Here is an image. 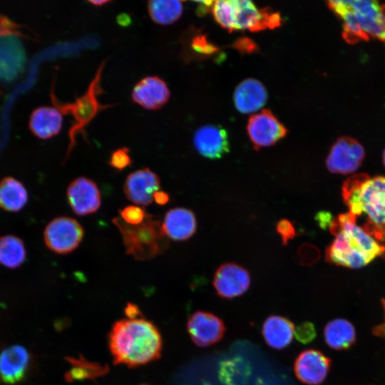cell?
<instances>
[{
	"instance_id": "8d00e7d4",
	"label": "cell",
	"mask_w": 385,
	"mask_h": 385,
	"mask_svg": "<svg viewBox=\"0 0 385 385\" xmlns=\"http://www.w3.org/2000/svg\"><path fill=\"white\" fill-rule=\"evenodd\" d=\"M214 2L212 1H197V3L199 4L197 7V14L200 16L205 14L212 9Z\"/></svg>"
},
{
	"instance_id": "9c48e42d",
	"label": "cell",
	"mask_w": 385,
	"mask_h": 385,
	"mask_svg": "<svg viewBox=\"0 0 385 385\" xmlns=\"http://www.w3.org/2000/svg\"><path fill=\"white\" fill-rule=\"evenodd\" d=\"M247 130L255 150L274 145L287 133L284 125L267 109L251 115Z\"/></svg>"
},
{
	"instance_id": "4316f807",
	"label": "cell",
	"mask_w": 385,
	"mask_h": 385,
	"mask_svg": "<svg viewBox=\"0 0 385 385\" xmlns=\"http://www.w3.org/2000/svg\"><path fill=\"white\" fill-rule=\"evenodd\" d=\"M212 11L215 21L222 28L230 32L236 30L232 0L215 1Z\"/></svg>"
},
{
	"instance_id": "30bf717a",
	"label": "cell",
	"mask_w": 385,
	"mask_h": 385,
	"mask_svg": "<svg viewBox=\"0 0 385 385\" xmlns=\"http://www.w3.org/2000/svg\"><path fill=\"white\" fill-rule=\"evenodd\" d=\"M364 158V148L357 140L349 137H342L332 145L326 164L332 173L348 174L360 167Z\"/></svg>"
},
{
	"instance_id": "ab89813d",
	"label": "cell",
	"mask_w": 385,
	"mask_h": 385,
	"mask_svg": "<svg viewBox=\"0 0 385 385\" xmlns=\"http://www.w3.org/2000/svg\"><path fill=\"white\" fill-rule=\"evenodd\" d=\"M383 162H384V166H385V150H384V153H383Z\"/></svg>"
},
{
	"instance_id": "83f0119b",
	"label": "cell",
	"mask_w": 385,
	"mask_h": 385,
	"mask_svg": "<svg viewBox=\"0 0 385 385\" xmlns=\"http://www.w3.org/2000/svg\"><path fill=\"white\" fill-rule=\"evenodd\" d=\"M120 217L130 225L141 224L147 216L145 209L138 205H128L119 210Z\"/></svg>"
},
{
	"instance_id": "4dcf8cb0",
	"label": "cell",
	"mask_w": 385,
	"mask_h": 385,
	"mask_svg": "<svg viewBox=\"0 0 385 385\" xmlns=\"http://www.w3.org/2000/svg\"><path fill=\"white\" fill-rule=\"evenodd\" d=\"M277 232L281 236L284 245H287L297 235L294 225L287 219H282L277 222Z\"/></svg>"
},
{
	"instance_id": "836d02e7",
	"label": "cell",
	"mask_w": 385,
	"mask_h": 385,
	"mask_svg": "<svg viewBox=\"0 0 385 385\" xmlns=\"http://www.w3.org/2000/svg\"><path fill=\"white\" fill-rule=\"evenodd\" d=\"M316 219L322 228H326L330 225L332 222V216L329 212H319L316 215Z\"/></svg>"
},
{
	"instance_id": "e0dca14e",
	"label": "cell",
	"mask_w": 385,
	"mask_h": 385,
	"mask_svg": "<svg viewBox=\"0 0 385 385\" xmlns=\"http://www.w3.org/2000/svg\"><path fill=\"white\" fill-rule=\"evenodd\" d=\"M193 143L201 155L211 160L221 158L230 151L228 133L221 125L200 127L194 134Z\"/></svg>"
},
{
	"instance_id": "ac0fdd59",
	"label": "cell",
	"mask_w": 385,
	"mask_h": 385,
	"mask_svg": "<svg viewBox=\"0 0 385 385\" xmlns=\"http://www.w3.org/2000/svg\"><path fill=\"white\" fill-rule=\"evenodd\" d=\"M30 355L21 345H13L0 353V380L6 384H15L26 376Z\"/></svg>"
},
{
	"instance_id": "5b68a950",
	"label": "cell",
	"mask_w": 385,
	"mask_h": 385,
	"mask_svg": "<svg viewBox=\"0 0 385 385\" xmlns=\"http://www.w3.org/2000/svg\"><path fill=\"white\" fill-rule=\"evenodd\" d=\"M112 222L121 234L126 254L135 260H150L168 248V238L162 222L156 216L148 213L145 220L138 225H128L120 217H114Z\"/></svg>"
},
{
	"instance_id": "8fae6325",
	"label": "cell",
	"mask_w": 385,
	"mask_h": 385,
	"mask_svg": "<svg viewBox=\"0 0 385 385\" xmlns=\"http://www.w3.org/2000/svg\"><path fill=\"white\" fill-rule=\"evenodd\" d=\"M66 195L71 209L78 215L92 214L101 206V196L98 187L89 178L79 177L74 179L68 185Z\"/></svg>"
},
{
	"instance_id": "3957f363",
	"label": "cell",
	"mask_w": 385,
	"mask_h": 385,
	"mask_svg": "<svg viewBox=\"0 0 385 385\" xmlns=\"http://www.w3.org/2000/svg\"><path fill=\"white\" fill-rule=\"evenodd\" d=\"M327 5L343 21L342 36L349 43L369 37L385 43V4L376 1H329Z\"/></svg>"
},
{
	"instance_id": "484cf974",
	"label": "cell",
	"mask_w": 385,
	"mask_h": 385,
	"mask_svg": "<svg viewBox=\"0 0 385 385\" xmlns=\"http://www.w3.org/2000/svg\"><path fill=\"white\" fill-rule=\"evenodd\" d=\"M26 256L24 242L19 237L6 235L0 237V264L14 269L21 266Z\"/></svg>"
},
{
	"instance_id": "7402d4cb",
	"label": "cell",
	"mask_w": 385,
	"mask_h": 385,
	"mask_svg": "<svg viewBox=\"0 0 385 385\" xmlns=\"http://www.w3.org/2000/svg\"><path fill=\"white\" fill-rule=\"evenodd\" d=\"M262 335L270 346L282 349L292 342L294 335V325L287 318L272 315L263 324Z\"/></svg>"
},
{
	"instance_id": "603a6c76",
	"label": "cell",
	"mask_w": 385,
	"mask_h": 385,
	"mask_svg": "<svg viewBox=\"0 0 385 385\" xmlns=\"http://www.w3.org/2000/svg\"><path fill=\"white\" fill-rule=\"evenodd\" d=\"M28 192L24 185L12 177L0 181V207L9 212H17L27 203Z\"/></svg>"
},
{
	"instance_id": "4fadbf2b",
	"label": "cell",
	"mask_w": 385,
	"mask_h": 385,
	"mask_svg": "<svg viewBox=\"0 0 385 385\" xmlns=\"http://www.w3.org/2000/svg\"><path fill=\"white\" fill-rule=\"evenodd\" d=\"M187 328L191 339L200 347L219 342L225 332L224 323L219 317L204 311L193 313L188 319Z\"/></svg>"
},
{
	"instance_id": "f35d334b",
	"label": "cell",
	"mask_w": 385,
	"mask_h": 385,
	"mask_svg": "<svg viewBox=\"0 0 385 385\" xmlns=\"http://www.w3.org/2000/svg\"><path fill=\"white\" fill-rule=\"evenodd\" d=\"M88 2L95 6H102L106 4L111 3V1L100 0V1H88Z\"/></svg>"
},
{
	"instance_id": "8992f818",
	"label": "cell",
	"mask_w": 385,
	"mask_h": 385,
	"mask_svg": "<svg viewBox=\"0 0 385 385\" xmlns=\"http://www.w3.org/2000/svg\"><path fill=\"white\" fill-rule=\"evenodd\" d=\"M104 65L105 61H103L86 92L82 96L77 98L74 102L71 103H61L56 98L53 91H51V100L55 107L62 113L71 114L73 118V122L68 130L69 143L65 159H67L72 152L76 143V135L80 133L84 134L85 127L101 111L112 106V105L101 104L97 97L103 91L100 83Z\"/></svg>"
},
{
	"instance_id": "277c9868",
	"label": "cell",
	"mask_w": 385,
	"mask_h": 385,
	"mask_svg": "<svg viewBox=\"0 0 385 385\" xmlns=\"http://www.w3.org/2000/svg\"><path fill=\"white\" fill-rule=\"evenodd\" d=\"M342 191L349 212L356 217L365 213L370 222L385 226V177L354 175L345 181Z\"/></svg>"
},
{
	"instance_id": "9a60e30c",
	"label": "cell",
	"mask_w": 385,
	"mask_h": 385,
	"mask_svg": "<svg viewBox=\"0 0 385 385\" xmlns=\"http://www.w3.org/2000/svg\"><path fill=\"white\" fill-rule=\"evenodd\" d=\"M170 91L163 79L157 76H148L134 86L132 101L142 108L155 111L161 108L169 101Z\"/></svg>"
},
{
	"instance_id": "44dd1931",
	"label": "cell",
	"mask_w": 385,
	"mask_h": 385,
	"mask_svg": "<svg viewBox=\"0 0 385 385\" xmlns=\"http://www.w3.org/2000/svg\"><path fill=\"white\" fill-rule=\"evenodd\" d=\"M62 113L56 107L41 106L35 109L30 117L31 131L41 139H48L61 130Z\"/></svg>"
},
{
	"instance_id": "d4e9b609",
	"label": "cell",
	"mask_w": 385,
	"mask_h": 385,
	"mask_svg": "<svg viewBox=\"0 0 385 385\" xmlns=\"http://www.w3.org/2000/svg\"><path fill=\"white\" fill-rule=\"evenodd\" d=\"M183 6L176 0H153L148 2V11L151 20L160 25H170L181 16Z\"/></svg>"
},
{
	"instance_id": "7a4b0ae2",
	"label": "cell",
	"mask_w": 385,
	"mask_h": 385,
	"mask_svg": "<svg viewBox=\"0 0 385 385\" xmlns=\"http://www.w3.org/2000/svg\"><path fill=\"white\" fill-rule=\"evenodd\" d=\"M356 217L350 212L334 219L330 225L335 239L326 250V260L349 268L366 266L385 252V246L356 224Z\"/></svg>"
},
{
	"instance_id": "d6986e66",
	"label": "cell",
	"mask_w": 385,
	"mask_h": 385,
	"mask_svg": "<svg viewBox=\"0 0 385 385\" xmlns=\"http://www.w3.org/2000/svg\"><path fill=\"white\" fill-rule=\"evenodd\" d=\"M267 91L260 81L255 78H247L236 87L233 101L239 112L247 114L262 108L267 101Z\"/></svg>"
},
{
	"instance_id": "6da1fadb",
	"label": "cell",
	"mask_w": 385,
	"mask_h": 385,
	"mask_svg": "<svg viewBox=\"0 0 385 385\" xmlns=\"http://www.w3.org/2000/svg\"><path fill=\"white\" fill-rule=\"evenodd\" d=\"M108 339L117 364L135 367L156 360L161 354L163 341L159 330L140 314L115 322Z\"/></svg>"
},
{
	"instance_id": "ffe728a7",
	"label": "cell",
	"mask_w": 385,
	"mask_h": 385,
	"mask_svg": "<svg viewBox=\"0 0 385 385\" xmlns=\"http://www.w3.org/2000/svg\"><path fill=\"white\" fill-rule=\"evenodd\" d=\"M162 227L168 238L183 241L194 235L197 221L192 210L185 207H175L165 213Z\"/></svg>"
},
{
	"instance_id": "f1b7e54d",
	"label": "cell",
	"mask_w": 385,
	"mask_h": 385,
	"mask_svg": "<svg viewBox=\"0 0 385 385\" xmlns=\"http://www.w3.org/2000/svg\"><path fill=\"white\" fill-rule=\"evenodd\" d=\"M108 164L114 169L122 170L130 166L132 159L129 153V149L125 147L119 148L112 152Z\"/></svg>"
},
{
	"instance_id": "f546056e",
	"label": "cell",
	"mask_w": 385,
	"mask_h": 385,
	"mask_svg": "<svg viewBox=\"0 0 385 385\" xmlns=\"http://www.w3.org/2000/svg\"><path fill=\"white\" fill-rule=\"evenodd\" d=\"M319 257L318 250L311 245L304 244L298 250L297 259L302 265H310Z\"/></svg>"
},
{
	"instance_id": "cb8c5ba5",
	"label": "cell",
	"mask_w": 385,
	"mask_h": 385,
	"mask_svg": "<svg viewBox=\"0 0 385 385\" xmlns=\"http://www.w3.org/2000/svg\"><path fill=\"white\" fill-rule=\"evenodd\" d=\"M324 339L327 345L337 350L350 347L356 340L354 326L344 319L329 322L324 328Z\"/></svg>"
},
{
	"instance_id": "d6a6232c",
	"label": "cell",
	"mask_w": 385,
	"mask_h": 385,
	"mask_svg": "<svg viewBox=\"0 0 385 385\" xmlns=\"http://www.w3.org/2000/svg\"><path fill=\"white\" fill-rule=\"evenodd\" d=\"M191 46L196 52L201 53H212L215 51V47L210 44L203 36H196L192 39Z\"/></svg>"
},
{
	"instance_id": "2e32d148",
	"label": "cell",
	"mask_w": 385,
	"mask_h": 385,
	"mask_svg": "<svg viewBox=\"0 0 385 385\" xmlns=\"http://www.w3.org/2000/svg\"><path fill=\"white\" fill-rule=\"evenodd\" d=\"M330 365V359L323 353L316 349H307L296 359L294 370L297 378L302 383L319 385L327 377Z\"/></svg>"
},
{
	"instance_id": "74e56055",
	"label": "cell",
	"mask_w": 385,
	"mask_h": 385,
	"mask_svg": "<svg viewBox=\"0 0 385 385\" xmlns=\"http://www.w3.org/2000/svg\"><path fill=\"white\" fill-rule=\"evenodd\" d=\"M236 47L240 51H247V52L253 51L255 48V44L249 39H242L236 42Z\"/></svg>"
},
{
	"instance_id": "d590c367",
	"label": "cell",
	"mask_w": 385,
	"mask_h": 385,
	"mask_svg": "<svg viewBox=\"0 0 385 385\" xmlns=\"http://www.w3.org/2000/svg\"><path fill=\"white\" fill-rule=\"evenodd\" d=\"M153 200L159 205H164L169 202L170 197L167 192L158 190L153 195Z\"/></svg>"
},
{
	"instance_id": "52a82bcc",
	"label": "cell",
	"mask_w": 385,
	"mask_h": 385,
	"mask_svg": "<svg viewBox=\"0 0 385 385\" xmlns=\"http://www.w3.org/2000/svg\"><path fill=\"white\" fill-rule=\"evenodd\" d=\"M83 235V227L77 220L68 217H58L46 225L43 231V239L50 250L65 255L78 247Z\"/></svg>"
},
{
	"instance_id": "7c38bea8",
	"label": "cell",
	"mask_w": 385,
	"mask_h": 385,
	"mask_svg": "<svg viewBox=\"0 0 385 385\" xmlns=\"http://www.w3.org/2000/svg\"><path fill=\"white\" fill-rule=\"evenodd\" d=\"M248 271L235 263H225L215 271L213 286L217 294L225 299L243 294L250 287Z\"/></svg>"
},
{
	"instance_id": "e575fe53",
	"label": "cell",
	"mask_w": 385,
	"mask_h": 385,
	"mask_svg": "<svg viewBox=\"0 0 385 385\" xmlns=\"http://www.w3.org/2000/svg\"><path fill=\"white\" fill-rule=\"evenodd\" d=\"M382 304L384 309V319L381 324L374 328L373 333L374 335L385 340V299L382 300Z\"/></svg>"
},
{
	"instance_id": "5bb4252c",
	"label": "cell",
	"mask_w": 385,
	"mask_h": 385,
	"mask_svg": "<svg viewBox=\"0 0 385 385\" xmlns=\"http://www.w3.org/2000/svg\"><path fill=\"white\" fill-rule=\"evenodd\" d=\"M160 180L158 175L149 168L130 173L124 183L123 191L130 201L148 206L153 201L154 193L159 190Z\"/></svg>"
},
{
	"instance_id": "1f68e13d",
	"label": "cell",
	"mask_w": 385,
	"mask_h": 385,
	"mask_svg": "<svg viewBox=\"0 0 385 385\" xmlns=\"http://www.w3.org/2000/svg\"><path fill=\"white\" fill-rule=\"evenodd\" d=\"M297 339L303 343L312 340L315 336L314 329L310 323H304L294 330Z\"/></svg>"
},
{
	"instance_id": "ba28073f",
	"label": "cell",
	"mask_w": 385,
	"mask_h": 385,
	"mask_svg": "<svg viewBox=\"0 0 385 385\" xmlns=\"http://www.w3.org/2000/svg\"><path fill=\"white\" fill-rule=\"evenodd\" d=\"M236 30L252 32L273 29L282 24L279 13L269 9H259L250 0H232Z\"/></svg>"
}]
</instances>
